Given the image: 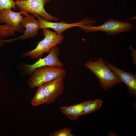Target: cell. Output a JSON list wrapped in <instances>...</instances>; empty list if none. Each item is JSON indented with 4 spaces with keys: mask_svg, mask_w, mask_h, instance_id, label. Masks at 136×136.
<instances>
[{
    "mask_svg": "<svg viewBox=\"0 0 136 136\" xmlns=\"http://www.w3.org/2000/svg\"><path fill=\"white\" fill-rule=\"evenodd\" d=\"M85 67L90 70L97 78L100 86L107 91L122 82L119 77L105 63L100 57L95 62L91 60L87 62Z\"/></svg>",
    "mask_w": 136,
    "mask_h": 136,
    "instance_id": "obj_1",
    "label": "cell"
},
{
    "mask_svg": "<svg viewBox=\"0 0 136 136\" xmlns=\"http://www.w3.org/2000/svg\"><path fill=\"white\" fill-rule=\"evenodd\" d=\"M29 79L28 85L33 88L57 78H64L66 72L62 67L45 66L37 68Z\"/></svg>",
    "mask_w": 136,
    "mask_h": 136,
    "instance_id": "obj_2",
    "label": "cell"
},
{
    "mask_svg": "<svg viewBox=\"0 0 136 136\" xmlns=\"http://www.w3.org/2000/svg\"><path fill=\"white\" fill-rule=\"evenodd\" d=\"M44 38L38 44L36 48L30 51L24 53L23 56H29L33 58H38L45 53H49L51 49L61 44L64 39L63 35H57V33L47 28L42 29Z\"/></svg>",
    "mask_w": 136,
    "mask_h": 136,
    "instance_id": "obj_3",
    "label": "cell"
},
{
    "mask_svg": "<svg viewBox=\"0 0 136 136\" xmlns=\"http://www.w3.org/2000/svg\"><path fill=\"white\" fill-rule=\"evenodd\" d=\"M50 0H16V6L22 11L35 14L40 16L44 20L57 21L59 19L52 16L45 11L44 7Z\"/></svg>",
    "mask_w": 136,
    "mask_h": 136,
    "instance_id": "obj_4",
    "label": "cell"
},
{
    "mask_svg": "<svg viewBox=\"0 0 136 136\" xmlns=\"http://www.w3.org/2000/svg\"><path fill=\"white\" fill-rule=\"evenodd\" d=\"M133 26V24L130 23L110 19L101 26L94 27L91 25L84 29L88 32L102 31L106 32L108 36H113L121 32L129 31Z\"/></svg>",
    "mask_w": 136,
    "mask_h": 136,
    "instance_id": "obj_5",
    "label": "cell"
},
{
    "mask_svg": "<svg viewBox=\"0 0 136 136\" xmlns=\"http://www.w3.org/2000/svg\"><path fill=\"white\" fill-rule=\"evenodd\" d=\"M20 25L25 27L24 34L21 36L13 39L9 40H2L1 43L3 44L18 40H23L35 37L38 34L40 27V23L38 20L36 19L33 16L28 13L24 15Z\"/></svg>",
    "mask_w": 136,
    "mask_h": 136,
    "instance_id": "obj_6",
    "label": "cell"
},
{
    "mask_svg": "<svg viewBox=\"0 0 136 136\" xmlns=\"http://www.w3.org/2000/svg\"><path fill=\"white\" fill-rule=\"evenodd\" d=\"M63 79L55 78L43 85L46 103L50 104L54 102L63 93L64 89Z\"/></svg>",
    "mask_w": 136,
    "mask_h": 136,
    "instance_id": "obj_7",
    "label": "cell"
},
{
    "mask_svg": "<svg viewBox=\"0 0 136 136\" xmlns=\"http://www.w3.org/2000/svg\"><path fill=\"white\" fill-rule=\"evenodd\" d=\"M60 51L57 46L53 47L47 56L39 60L31 65H26V66L29 73H32L37 68L45 66H51L62 67L63 63L59 60L58 56Z\"/></svg>",
    "mask_w": 136,
    "mask_h": 136,
    "instance_id": "obj_8",
    "label": "cell"
},
{
    "mask_svg": "<svg viewBox=\"0 0 136 136\" xmlns=\"http://www.w3.org/2000/svg\"><path fill=\"white\" fill-rule=\"evenodd\" d=\"M26 13H27L21 11L15 12L11 8L4 9L0 12V23H5L12 26L17 31L24 32L23 28L20 25L23 17L21 14Z\"/></svg>",
    "mask_w": 136,
    "mask_h": 136,
    "instance_id": "obj_9",
    "label": "cell"
},
{
    "mask_svg": "<svg viewBox=\"0 0 136 136\" xmlns=\"http://www.w3.org/2000/svg\"><path fill=\"white\" fill-rule=\"evenodd\" d=\"M105 64L113 71L127 86L128 91L131 94H136V75L129 72H126L118 68L107 61Z\"/></svg>",
    "mask_w": 136,
    "mask_h": 136,
    "instance_id": "obj_10",
    "label": "cell"
},
{
    "mask_svg": "<svg viewBox=\"0 0 136 136\" xmlns=\"http://www.w3.org/2000/svg\"><path fill=\"white\" fill-rule=\"evenodd\" d=\"M32 14L36 17L39 21L40 26L39 29L51 28L56 31L57 35L61 34L63 31L73 27L82 26L83 23L82 22L79 23L68 24L63 22L59 23L51 22L44 20L38 14Z\"/></svg>",
    "mask_w": 136,
    "mask_h": 136,
    "instance_id": "obj_11",
    "label": "cell"
},
{
    "mask_svg": "<svg viewBox=\"0 0 136 136\" xmlns=\"http://www.w3.org/2000/svg\"><path fill=\"white\" fill-rule=\"evenodd\" d=\"M90 101H85L79 104L59 108L60 111L67 118L74 121L81 116L84 115V110Z\"/></svg>",
    "mask_w": 136,
    "mask_h": 136,
    "instance_id": "obj_12",
    "label": "cell"
},
{
    "mask_svg": "<svg viewBox=\"0 0 136 136\" xmlns=\"http://www.w3.org/2000/svg\"><path fill=\"white\" fill-rule=\"evenodd\" d=\"M46 103L45 94L43 85L39 86L31 103L33 106H37Z\"/></svg>",
    "mask_w": 136,
    "mask_h": 136,
    "instance_id": "obj_13",
    "label": "cell"
},
{
    "mask_svg": "<svg viewBox=\"0 0 136 136\" xmlns=\"http://www.w3.org/2000/svg\"><path fill=\"white\" fill-rule=\"evenodd\" d=\"M102 101L99 99L90 101L85 108L84 114H89L98 110L102 106Z\"/></svg>",
    "mask_w": 136,
    "mask_h": 136,
    "instance_id": "obj_14",
    "label": "cell"
},
{
    "mask_svg": "<svg viewBox=\"0 0 136 136\" xmlns=\"http://www.w3.org/2000/svg\"><path fill=\"white\" fill-rule=\"evenodd\" d=\"M15 31L13 27L8 24L0 25V41L2 38L14 36Z\"/></svg>",
    "mask_w": 136,
    "mask_h": 136,
    "instance_id": "obj_15",
    "label": "cell"
},
{
    "mask_svg": "<svg viewBox=\"0 0 136 136\" xmlns=\"http://www.w3.org/2000/svg\"><path fill=\"white\" fill-rule=\"evenodd\" d=\"M16 6L14 0H0V12L6 9L13 8L16 9Z\"/></svg>",
    "mask_w": 136,
    "mask_h": 136,
    "instance_id": "obj_16",
    "label": "cell"
},
{
    "mask_svg": "<svg viewBox=\"0 0 136 136\" xmlns=\"http://www.w3.org/2000/svg\"><path fill=\"white\" fill-rule=\"evenodd\" d=\"M71 129L68 128H65L60 130L51 133L50 136H74L72 134Z\"/></svg>",
    "mask_w": 136,
    "mask_h": 136,
    "instance_id": "obj_17",
    "label": "cell"
},
{
    "mask_svg": "<svg viewBox=\"0 0 136 136\" xmlns=\"http://www.w3.org/2000/svg\"><path fill=\"white\" fill-rule=\"evenodd\" d=\"M130 49L132 51V55L133 57L132 61L134 63L135 65H136V51L134 50L132 47L130 46Z\"/></svg>",
    "mask_w": 136,
    "mask_h": 136,
    "instance_id": "obj_18",
    "label": "cell"
}]
</instances>
